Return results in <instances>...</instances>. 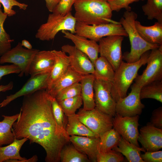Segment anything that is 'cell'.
I'll return each instance as SVG.
<instances>
[{
	"label": "cell",
	"mask_w": 162,
	"mask_h": 162,
	"mask_svg": "<svg viewBox=\"0 0 162 162\" xmlns=\"http://www.w3.org/2000/svg\"><path fill=\"white\" fill-rule=\"evenodd\" d=\"M19 116L12 131L16 139L26 138L45 149L46 162H60L64 147L70 136L57 124L54 117L50 95L45 89L24 96Z\"/></svg>",
	"instance_id": "6da1fadb"
},
{
	"label": "cell",
	"mask_w": 162,
	"mask_h": 162,
	"mask_svg": "<svg viewBox=\"0 0 162 162\" xmlns=\"http://www.w3.org/2000/svg\"><path fill=\"white\" fill-rule=\"evenodd\" d=\"M74 6L76 22L92 25L116 22L107 0H76Z\"/></svg>",
	"instance_id": "7a4b0ae2"
},
{
	"label": "cell",
	"mask_w": 162,
	"mask_h": 162,
	"mask_svg": "<svg viewBox=\"0 0 162 162\" xmlns=\"http://www.w3.org/2000/svg\"><path fill=\"white\" fill-rule=\"evenodd\" d=\"M137 17V15L134 12L126 10L119 22L128 34L131 45L130 51L123 55V59L128 63L138 61L144 53L160 46L149 43L141 37L135 26Z\"/></svg>",
	"instance_id": "3957f363"
},
{
	"label": "cell",
	"mask_w": 162,
	"mask_h": 162,
	"mask_svg": "<svg viewBox=\"0 0 162 162\" xmlns=\"http://www.w3.org/2000/svg\"><path fill=\"white\" fill-rule=\"evenodd\" d=\"M150 53L148 51L145 52L135 62L128 63L122 61L115 71L111 93L116 102L127 96L128 90L138 75V70L146 64Z\"/></svg>",
	"instance_id": "277c9868"
},
{
	"label": "cell",
	"mask_w": 162,
	"mask_h": 162,
	"mask_svg": "<svg viewBox=\"0 0 162 162\" xmlns=\"http://www.w3.org/2000/svg\"><path fill=\"white\" fill-rule=\"evenodd\" d=\"M76 20L71 12L64 16L53 13L49 14L47 21L37 30L35 38L42 41L53 39L57 34L62 30L75 34Z\"/></svg>",
	"instance_id": "5b68a950"
},
{
	"label": "cell",
	"mask_w": 162,
	"mask_h": 162,
	"mask_svg": "<svg viewBox=\"0 0 162 162\" xmlns=\"http://www.w3.org/2000/svg\"><path fill=\"white\" fill-rule=\"evenodd\" d=\"M75 34L97 42L102 38L112 35L128 37V34L119 22L88 25L76 22Z\"/></svg>",
	"instance_id": "8992f818"
},
{
	"label": "cell",
	"mask_w": 162,
	"mask_h": 162,
	"mask_svg": "<svg viewBox=\"0 0 162 162\" xmlns=\"http://www.w3.org/2000/svg\"><path fill=\"white\" fill-rule=\"evenodd\" d=\"M76 114L79 120L98 137L113 128V117L96 107L90 110L80 109Z\"/></svg>",
	"instance_id": "52a82bcc"
},
{
	"label": "cell",
	"mask_w": 162,
	"mask_h": 162,
	"mask_svg": "<svg viewBox=\"0 0 162 162\" xmlns=\"http://www.w3.org/2000/svg\"><path fill=\"white\" fill-rule=\"evenodd\" d=\"M147 67L142 73L137 75L134 84L141 88L151 82L162 80V45L151 50Z\"/></svg>",
	"instance_id": "ba28073f"
},
{
	"label": "cell",
	"mask_w": 162,
	"mask_h": 162,
	"mask_svg": "<svg viewBox=\"0 0 162 162\" xmlns=\"http://www.w3.org/2000/svg\"><path fill=\"white\" fill-rule=\"evenodd\" d=\"M40 50L36 49H26L23 47L20 42L11 48L0 58V64L10 63L17 65L20 70L18 76L29 75L31 63L35 54Z\"/></svg>",
	"instance_id": "9c48e42d"
},
{
	"label": "cell",
	"mask_w": 162,
	"mask_h": 162,
	"mask_svg": "<svg viewBox=\"0 0 162 162\" xmlns=\"http://www.w3.org/2000/svg\"><path fill=\"white\" fill-rule=\"evenodd\" d=\"M112 82L95 79L94 83L95 107L112 117L116 114V102L111 93Z\"/></svg>",
	"instance_id": "30bf717a"
},
{
	"label": "cell",
	"mask_w": 162,
	"mask_h": 162,
	"mask_svg": "<svg viewBox=\"0 0 162 162\" xmlns=\"http://www.w3.org/2000/svg\"><path fill=\"white\" fill-rule=\"evenodd\" d=\"M124 37L118 35L106 36L99 41V53L106 58L115 71L123 61L122 46Z\"/></svg>",
	"instance_id": "8fae6325"
},
{
	"label": "cell",
	"mask_w": 162,
	"mask_h": 162,
	"mask_svg": "<svg viewBox=\"0 0 162 162\" xmlns=\"http://www.w3.org/2000/svg\"><path fill=\"white\" fill-rule=\"evenodd\" d=\"M113 117V128L124 139L139 147L138 141L139 115L123 116L116 113Z\"/></svg>",
	"instance_id": "7c38bea8"
},
{
	"label": "cell",
	"mask_w": 162,
	"mask_h": 162,
	"mask_svg": "<svg viewBox=\"0 0 162 162\" xmlns=\"http://www.w3.org/2000/svg\"><path fill=\"white\" fill-rule=\"evenodd\" d=\"M141 89L133 84L128 95L119 99L116 102V113L123 116H133L141 114L145 107L140 98Z\"/></svg>",
	"instance_id": "4fadbf2b"
},
{
	"label": "cell",
	"mask_w": 162,
	"mask_h": 162,
	"mask_svg": "<svg viewBox=\"0 0 162 162\" xmlns=\"http://www.w3.org/2000/svg\"><path fill=\"white\" fill-rule=\"evenodd\" d=\"M61 49L68 54L70 66L75 71L82 75L94 74V64L86 55L74 46L69 44L63 45Z\"/></svg>",
	"instance_id": "5bb4252c"
},
{
	"label": "cell",
	"mask_w": 162,
	"mask_h": 162,
	"mask_svg": "<svg viewBox=\"0 0 162 162\" xmlns=\"http://www.w3.org/2000/svg\"><path fill=\"white\" fill-rule=\"evenodd\" d=\"M50 73L38 74L31 76L22 87L15 93L8 96L0 103V108L5 107L17 98L32 94L47 87V80Z\"/></svg>",
	"instance_id": "9a60e30c"
},
{
	"label": "cell",
	"mask_w": 162,
	"mask_h": 162,
	"mask_svg": "<svg viewBox=\"0 0 162 162\" xmlns=\"http://www.w3.org/2000/svg\"><path fill=\"white\" fill-rule=\"evenodd\" d=\"M138 141L147 151H158L162 148V129L148 123L140 128Z\"/></svg>",
	"instance_id": "2e32d148"
},
{
	"label": "cell",
	"mask_w": 162,
	"mask_h": 162,
	"mask_svg": "<svg viewBox=\"0 0 162 162\" xmlns=\"http://www.w3.org/2000/svg\"><path fill=\"white\" fill-rule=\"evenodd\" d=\"M62 32L64 37L71 40L74 46L86 55L94 64L99 53V45L97 42L67 31L62 30Z\"/></svg>",
	"instance_id": "e0dca14e"
},
{
	"label": "cell",
	"mask_w": 162,
	"mask_h": 162,
	"mask_svg": "<svg viewBox=\"0 0 162 162\" xmlns=\"http://www.w3.org/2000/svg\"><path fill=\"white\" fill-rule=\"evenodd\" d=\"M55 57L52 51H39L34 55L30 64L29 74L31 76L50 73L53 66Z\"/></svg>",
	"instance_id": "ac0fdd59"
},
{
	"label": "cell",
	"mask_w": 162,
	"mask_h": 162,
	"mask_svg": "<svg viewBox=\"0 0 162 162\" xmlns=\"http://www.w3.org/2000/svg\"><path fill=\"white\" fill-rule=\"evenodd\" d=\"M99 137L70 136L69 140L79 151L86 155L91 162H97Z\"/></svg>",
	"instance_id": "d6986e66"
},
{
	"label": "cell",
	"mask_w": 162,
	"mask_h": 162,
	"mask_svg": "<svg viewBox=\"0 0 162 162\" xmlns=\"http://www.w3.org/2000/svg\"><path fill=\"white\" fill-rule=\"evenodd\" d=\"M52 51L55 56V61L47 80L46 89L47 91L64 74L70 66L69 56L66 53L62 50Z\"/></svg>",
	"instance_id": "ffe728a7"
},
{
	"label": "cell",
	"mask_w": 162,
	"mask_h": 162,
	"mask_svg": "<svg viewBox=\"0 0 162 162\" xmlns=\"http://www.w3.org/2000/svg\"><path fill=\"white\" fill-rule=\"evenodd\" d=\"M28 139H15L10 144L5 146L0 147V162H29V160L21 156L20 150Z\"/></svg>",
	"instance_id": "44dd1931"
},
{
	"label": "cell",
	"mask_w": 162,
	"mask_h": 162,
	"mask_svg": "<svg viewBox=\"0 0 162 162\" xmlns=\"http://www.w3.org/2000/svg\"><path fill=\"white\" fill-rule=\"evenodd\" d=\"M136 28L141 37L148 43L153 44L162 45V23L158 22L150 26L142 25L136 20Z\"/></svg>",
	"instance_id": "7402d4cb"
},
{
	"label": "cell",
	"mask_w": 162,
	"mask_h": 162,
	"mask_svg": "<svg viewBox=\"0 0 162 162\" xmlns=\"http://www.w3.org/2000/svg\"><path fill=\"white\" fill-rule=\"evenodd\" d=\"M95 78L94 74H89L82 76L80 81L81 85V95L83 109L90 110L95 107L94 99V83Z\"/></svg>",
	"instance_id": "603a6c76"
},
{
	"label": "cell",
	"mask_w": 162,
	"mask_h": 162,
	"mask_svg": "<svg viewBox=\"0 0 162 162\" xmlns=\"http://www.w3.org/2000/svg\"><path fill=\"white\" fill-rule=\"evenodd\" d=\"M69 67L64 74L47 91L51 97L55 98L62 90L73 84L80 82L82 76Z\"/></svg>",
	"instance_id": "cb8c5ba5"
},
{
	"label": "cell",
	"mask_w": 162,
	"mask_h": 162,
	"mask_svg": "<svg viewBox=\"0 0 162 162\" xmlns=\"http://www.w3.org/2000/svg\"><path fill=\"white\" fill-rule=\"evenodd\" d=\"M112 150L124 156L130 162H144L141 157V151L145 152L140 148L127 141L122 137L116 146Z\"/></svg>",
	"instance_id": "d4e9b609"
},
{
	"label": "cell",
	"mask_w": 162,
	"mask_h": 162,
	"mask_svg": "<svg viewBox=\"0 0 162 162\" xmlns=\"http://www.w3.org/2000/svg\"><path fill=\"white\" fill-rule=\"evenodd\" d=\"M19 115V113L11 116L2 115L3 119L0 122V147L10 144L16 139L12 128Z\"/></svg>",
	"instance_id": "484cf974"
},
{
	"label": "cell",
	"mask_w": 162,
	"mask_h": 162,
	"mask_svg": "<svg viewBox=\"0 0 162 162\" xmlns=\"http://www.w3.org/2000/svg\"><path fill=\"white\" fill-rule=\"evenodd\" d=\"M67 117L68 122L65 129L69 136L99 137L79 120L76 114Z\"/></svg>",
	"instance_id": "4316f807"
},
{
	"label": "cell",
	"mask_w": 162,
	"mask_h": 162,
	"mask_svg": "<svg viewBox=\"0 0 162 162\" xmlns=\"http://www.w3.org/2000/svg\"><path fill=\"white\" fill-rule=\"evenodd\" d=\"M94 65L95 79L112 82L115 70L111 64L104 57L100 56L95 61Z\"/></svg>",
	"instance_id": "83f0119b"
},
{
	"label": "cell",
	"mask_w": 162,
	"mask_h": 162,
	"mask_svg": "<svg viewBox=\"0 0 162 162\" xmlns=\"http://www.w3.org/2000/svg\"><path fill=\"white\" fill-rule=\"evenodd\" d=\"M121 137L113 128L106 131L99 137V152L104 153L112 150L117 146Z\"/></svg>",
	"instance_id": "f1b7e54d"
},
{
	"label": "cell",
	"mask_w": 162,
	"mask_h": 162,
	"mask_svg": "<svg viewBox=\"0 0 162 162\" xmlns=\"http://www.w3.org/2000/svg\"><path fill=\"white\" fill-rule=\"evenodd\" d=\"M61 162H89L87 156L78 150L74 146L66 145L60 155Z\"/></svg>",
	"instance_id": "f546056e"
},
{
	"label": "cell",
	"mask_w": 162,
	"mask_h": 162,
	"mask_svg": "<svg viewBox=\"0 0 162 162\" xmlns=\"http://www.w3.org/2000/svg\"><path fill=\"white\" fill-rule=\"evenodd\" d=\"M141 99H154L162 103V81H156L142 87L140 92Z\"/></svg>",
	"instance_id": "4dcf8cb0"
},
{
	"label": "cell",
	"mask_w": 162,
	"mask_h": 162,
	"mask_svg": "<svg viewBox=\"0 0 162 162\" xmlns=\"http://www.w3.org/2000/svg\"><path fill=\"white\" fill-rule=\"evenodd\" d=\"M142 8L149 20L155 19L162 23V0H147Z\"/></svg>",
	"instance_id": "1f68e13d"
},
{
	"label": "cell",
	"mask_w": 162,
	"mask_h": 162,
	"mask_svg": "<svg viewBox=\"0 0 162 162\" xmlns=\"http://www.w3.org/2000/svg\"><path fill=\"white\" fill-rule=\"evenodd\" d=\"M7 15L3 12L0 8V56L11 49V43L14 40L10 38L9 35L5 30L4 24Z\"/></svg>",
	"instance_id": "d6a6232c"
},
{
	"label": "cell",
	"mask_w": 162,
	"mask_h": 162,
	"mask_svg": "<svg viewBox=\"0 0 162 162\" xmlns=\"http://www.w3.org/2000/svg\"><path fill=\"white\" fill-rule=\"evenodd\" d=\"M58 102L67 116L76 114V110L83 104L81 95L66 99Z\"/></svg>",
	"instance_id": "836d02e7"
},
{
	"label": "cell",
	"mask_w": 162,
	"mask_h": 162,
	"mask_svg": "<svg viewBox=\"0 0 162 162\" xmlns=\"http://www.w3.org/2000/svg\"><path fill=\"white\" fill-rule=\"evenodd\" d=\"M81 85L77 82L61 90L55 97L58 102L63 100L81 95Z\"/></svg>",
	"instance_id": "e575fe53"
},
{
	"label": "cell",
	"mask_w": 162,
	"mask_h": 162,
	"mask_svg": "<svg viewBox=\"0 0 162 162\" xmlns=\"http://www.w3.org/2000/svg\"><path fill=\"white\" fill-rule=\"evenodd\" d=\"M50 98L52 112L56 121L59 127L63 131L66 132L64 127V112L56 98L50 96Z\"/></svg>",
	"instance_id": "d590c367"
},
{
	"label": "cell",
	"mask_w": 162,
	"mask_h": 162,
	"mask_svg": "<svg viewBox=\"0 0 162 162\" xmlns=\"http://www.w3.org/2000/svg\"><path fill=\"white\" fill-rule=\"evenodd\" d=\"M124 160L122 154L113 150L104 153L99 152L97 157L98 162H121Z\"/></svg>",
	"instance_id": "8d00e7d4"
},
{
	"label": "cell",
	"mask_w": 162,
	"mask_h": 162,
	"mask_svg": "<svg viewBox=\"0 0 162 162\" xmlns=\"http://www.w3.org/2000/svg\"><path fill=\"white\" fill-rule=\"evenodd\" d=\"M0 2L4 8V13L8 16H12L16 14V12L12 9L14 6L18 7L20 9L25 10L28 5L24 3H21L16 0H0Z\"/></svg>",
	"instance_id": "74e56055"
},
{
	"label": "cell",
	"mask_w": 162,
	"mask_h": 162,
	"mask_svg": "<svg viewBox=\"0 0 162 162\" xmlns=\"http://www.w3.org/2000/svg\"><path fill=\"white\" fill-rule=\"evenodd\" d=\"M144 0H107L112 11L118 12L122 9L131 10L130 5L134 2Z\"/></svg>",
	"instance_id": "f35d334b"
},
{
	"label": "cell",
	"mask_w": 162,
	"mask_h": 162,
	"mask_svg": "<svg viewBox=\"0 0 162 162\" xmlns=\"http://www.w3.org/2000/svg\"><path fill=\"white\" fill-rule=\"evenodd\" d=\"M76 0H61L52 13L64 16L70 12Z\"/></svg>",
	"instance_id": "ab89813d"
},
{
	"label": "cell",
	"mask_w": 162,
	"mask_h": 162,
	"mask_svg": "<svg viewBox=\"0 0 162 162\" xmlns=\"http://www.w3.org/2000/svg\"><path fill=\"white\" fill-rule=\"evenodd\" d=\"M141 157L144 162H162V151L145 152L141 154Z\"/></svg>",
	"instance_id": "60d3db41"
},
{
	"label": "cell",
	"mask_w": 162,
	"mask_h": 162,
	"mask_svg": "<svg viewBox=\"0 0 162 162\" xmlns=\"http://www.w3.org/2000/svg\"><path fill=\"white\" fill-rule=\"evenodd\" d=\"M150 123L156 127L162 129V107L161 106L153 111Z\"/></svg>",
	"instance_id": "b9f144b4"
},
{
	"label": "cell",
	"mask_w": 162,
	"mask_h": 162,
	"mask_svg": "<svg viewBox=\"0 0 162 162\" xmlns=\"http://www.w3.org/2000/svg\"><path fill=\"white\" fill-rule=\"evenodd\" d=\"M20 70L17 65L14 64L0 65V81L3 76L12 74H19Z\"/></svg>",
	"instance_id": "7bdbcfd3"
},
{
	"label": "cell",
	"mask_w": 162,
	"mask_h": 162,
	"mask_svg": "<svg viewBox=\"0 0 162 162\" xmlns=\"http://www.w3.org/2000/svg\"><path fill=\"white\" fill-rule=\"evenodd\" d=\"M46 6L49 11L52 13L61 0H45Z\"/></svg>",
	"instance_id": "ee69618b"
},
{
	"label": "cell",
	"mask_w": 162,
	"mask_h": 162,
	"mask_svg": "<svg viewBox=\"0 0 162 162\" xmlns=\"http://www.w3.org/2000/svg\"><path fill=\"white\" fill-rule=\"evenodd\" d=\"M14 86L13 82L10 81L8 84L5 85L0 86V92H5L12 90Z\"/></svg>",
	"instance_id": "f6af8a7d"
},
{
	"label": "cell",
	"mask_w": 162,
	"mask_h": 162,
	"mask_svg": "<svg viewBox=\"0 0 162 162\" xmlns=\"http://www.w3.org/2000/svg\"><path fill=\"white\" fill-rule=\"evenodd\" d=\"M21 43L22 46H24L27 49H31L32 48L31 44L26 40H22Z\"/></svg>",
	"instance_id": "bcb514c9"
},
{
	"label": "cell",
	"mask_w": 162,
	"mask_h": 162,
	"mask_svg": "<svg viewBox=\"0 0 162 162\" xmlns=\"http://www.w3.org/2000/svg\"><path fill=\"white\" fill-rule=\"evenodd\" d=\"M1 3L0 2V8H1Z\"/></svg>",
	"instance_id": "7dc6e473"
}]
</instances>
